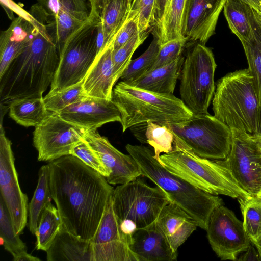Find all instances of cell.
<instances>
[{"label":"cell","mask_w":261,"mask_h":261,"mask_svg":"<svg viewBox=\"0 0 261 261\" xmlns=\"http://www.w3.org/2000/svg\"><path fill=\"white\" fill-rule=\"evenodd\" d=\"M52 199L62 225L87 241L94 237L113 188L78 158L66 155L47 164Z\"/></svg>","instance_id":"cell-1"},{"label":"cell","mask_w":261,"mask_h":261,"mask_svg":"<svg viewBox=\"0 0 261 261\" xmlns=\"http://www.w3.org/2000/svg\"><path fill=\"white\" fill-rule=\"evenodd\" d=\"M29 12L35 19V34L29 45L0 76L2 106L9 108L14 100L42 96L51 85L59 64L57 47L46 27L49 16L37 4Z\"/></svg>","instance_id":"cell-2"},{"label":"cell","mask_w":261,"mask_h":261,"mask_svg":"<svg viewBox=\"0 0 261 261\" xmlns=\"http://www.w3.org/2000/svg\"><path fill=\"white\" fill-rule=\"evenodd\" d=\"M125 148L136 161L143 175L162 189L173 202L184 210L206 230L213 211L223 204L221 198L192 185L167 170L144 145L127 144Z\"/></svg>","instance_id":"cell-3"},{"label":"cell","mask_w":261,"mask_h":261,"mask_svg":"<svg viewBox=\"0 0 261 261\" xmlns=\"http://www.w3.org/2000/svg\"><path fill=\"white\" fill-rule=\"evenodd\" d=\"M173 134L172 150L160 156V163L170 172L213 195H224L237 199L252 197L241 188L223 160L197 155Z\"/></svg>","instance_id":"cell-4"},{"label":"cell","mask_w":261,"mask_h":261,"mask_svg":"<svg viewBox=\"0 0 261 261\" xmlns=\"http://www.w3.org/2000/svg\"><path fill=\"white\" fill-rule=\"evenodd\" d=\"M112 100L120 112L123 132L147 122L175 123L193 115L183 101L173 94L151 92L122 81L113 89Z\"/></svg>","instance_id":"cell-5"},{"label":"cell","mask_w":261,"mask_h":261,"mask_svg":"<svg viewBox=\"0 0 261 261\" xmlns=\"http://www.w3.org/2000/svg\"><path fill=\"white\" fill-rule=\"evenodd\" d=\"M212 103L214 116L231 129L254 134L260 101L248 68L230 72L219 79Z\"/></svg>","instance_id":"cell-6"},{"label":"cell","mask_w":261,"mask_h":261,"mask_svg":"<svg viewBox=\"0 0 261 261\" xmlns=\"http://www.w3.org/2000/svg\"><path fill=\"white\" fill-rule=\"evenodd\" d=\"M217 65L211 49L196 42L188 48L180 75L181 99L193 114L208 113Z\"/></svg>","instance_id":"cell-7"},{"label":"cell","mask_w":261,"mask_h":261,"mask_svg":"<svg viewBox=\"0 0 261 261\" xmlns=\"http://www.w3.org/2000/svg\"><path fill=\"white\" fill-rule=\"evenodd\" d=\"M168 127L197 155L225 160L232 143L231 128L209 113L193 114L187 120L168 124Z\"/></svg>","instance_id":"cell-8"},{"label":"cell","mask_w":261,"mask_h":261,"mask_svg":"<svg viewBox=\"0 0 261 261\" xmlns=\"http://www.w3.org/2000/svg\"><path fill=\"white\" fill-rule=\"evenodd\" d=\"M113 208L119 221L128 220L137 228L155 221L162 208L171 202L160 187H152L136 178L114 189L111 194Z\"/></svg>","instance_id":"cell-9"},{"label":"cell","mask_w":261,"mask_h":261,"mask_svg":"<svg viewBox=\"0 0 261 261\" xmlns=\"http://www.w3.org/2000/svg\"><path fill=\"white\" fill-rule=\"evenodd\" d=\"M98 21L89 19L68 40L59 56L49 93L59 91L84 80L97 56Z\"/></svg>","instance_id":"cell-10"},{"label":"cell","mask_w":261,"mask_h":261,"mask_svg":"<svg viewBox=\"0 0 261 261\" xmlns=\"http://www.w3.org/2000/svg\"><path fill=\"white\" fill-rule=\"evenodd\" d=\"M232 143L224 164L241 188L251 196H261V148L251 134L231 128Z\"/></svg>","instance_id":"cell-11"},{"label":"cell","mask_w":261,"mask_h":261,"mask_svg":"<svg viewBox=\"0 0 261 261\" xmlns=\"http://www.w3.org/2000/svg\"><path fill=\"white\" fill-rule=\"evenodd\" d=\"M12 143L5 135L2 123L0 133L1 198L8 211L13 227L20 234L27 224L29 203L18 181Z\"/></svg>","instance_id":"cell-12"},{"label":"cell","mask_w":261,"mask_h":261,"mask_svg":"<svg viewBox=\"0 0 261 261\" xmlns=\"http://www.w3.org/2000/svg\"><path fill=\"white\" fill-rule=\"evenodd\" d=\"M84 129L51 113L35 127L33 145L39 161L50 162L70 154L74 146L84 138Z\"/></svg>","instance_id":"cell-13"},{"label":"cell","mask_w":261,"mask_h":261,"mask_svg":"<svg viewBox=\"0 0 261 261\" xmlns=\"http://www.w3.org/2000/svg\"><path fill=\"white\" fill-rule=\"evenodd\" d=\"M206 230L212 249L221 260H237L250 245L243 222L223 204L213 211Z\"/></svg>","instance_id":"cell-14"},{"label":"cell","mask_w":261,"mask_h":261,"mask_svg":"<svg viewBox=\"0 0 261 261\" xmlns=\"http://www.w3.org/2000/svg\"><path fill=\"white\" fill-rule=\"evenodd\" d=\"M130 240L120 228L111 195L97 231L91 240L92 261H137L130 249Z\"/></svg>","instance_id":"cell-15"},{"label":"cell","mask_w":261,"mask_h":261,"mask_svg":"<svg viewBox=\"0 0 261 261\" xmlns=\"http://www.w3.org/2000/svg\"><path fill=\"white\" fill-rule=\"evenodd\" d=\"M227 0H185L182 34L187 41L205 44L214 35Z\"/></svg>","instance_id":"cell-16"},{"label":"cell","mask_w":261,"mask_h":261,"mask_svg":"<svg viewBox=\"0 0 261 261\" xmlns=\"http://www.w3.org/2000/svg\"><path fill=\"white\" fill-rule=\"evenodd\" d=\"M84 139L109 171V176L106 179L110 184H124L142 175L139 166L134 158L119 151L97 129L85 130Z\"/></svg>","instance_id":"cell-17"},{"label":"cell","mask_w":261,"mask_h":261,"mask_svg":"<svg viewBox=\"0 0 261 261\" xmlns=\"http://www.w3.org/2000/svg\"><path fill=\"white\" fill-rule=\"evenodd\" d=\"M65 120L84 129H97L111 122H120V112L112 100L86 96L57 113Z\"/></svg>","instance_id":"cell-18"},{"label":"cell","mask_w":261,"mask_h":261,"mask_svg":"<svg viewBox=\"0 0 261 261\" xmlns=\"http://www.w3.org/2000/svg\"><path fill=\"white\" fill-rule=\"evenodd\" d=\"M129 247L137 261H174L177 257L155 221L135 230Z\"/></svg>","instance_id":"cell-19"},{"label":"cell","mask_w":261,"mask_h":261,"mask_svg":"<svg viewBox=\"0 0 261 261\" xmlns=\"http://www.w3.org/2000/svg\"><path fill=\"white\" fill-rule=\"evenodd\" d=\"M113 43L96 56L83 81L87 96L112 100L113 86L117 81L112 61Z\"/></svg>","instance_id":"cell-20"},{"label":"cell","mask_w":261,"mask_h":261,"mask_svg":"<svg viewBox=\"0 0 261 261\" xmlns=\"http://www.w3.org/2000/svg\"><path fill=\"white\" fill-rule=\"evenodd\" d=\"M155 221L176 252L199 227L191 215L173 202H170L162 208Z\"/></svg>","instance_id":"cell-21"},{"label":"cell","mask_w":261,"mask_h":261,"mask_svg":"<svg viewBox=\"0 0 261 261\" xmlns=\"http://www.w3.org/2000/svg\"><path fill=\"white\" fill-rule=\"evenodd\" d=\"M46 253L48 261H92L91 241L74 236L62 224Z\"/></svg>","instance_id":"cell-22"},{"label":"cell","mask_w":261,"mask_h":261,"mask_svg":"<svg viewBox=\"0 0 261 261\" xmlns=\"http://www.w3.org/2000/svg\"><path fill=\"white\" fill-rule=\"evenodd\" d=\"M184 61V56H181L167 64L150 70L128 84L155 93L173 94Z\"/></svg>","instance_id":"cell-23"},{"label":"cell","mask_w":261,"mask_h":261,"mask_svg":"<svg viewBox=\"0 0 261 261\" xmlns=\"http://www.w3.org/2000/svg\"><path fill=\"white\" fill-rule=\"evenodd\" d=\"M9 115L17 123L25 127H36L51 113L45 108L43 97H31L12 101Z\"/></svg>","instance_id":"cell-24"},{"label":"cell","mask_w":261,"mask_h":261,"mask_svg":"<svg viewBox=\"0 0 261 261\" xmlns=\"http://www.w3.org/2000/svg\"><path fill=\"white\" fill-rule=\"evenodd\" d=\"M252 34L246 40L240 41L244 48L261 105V15L253 8L250 15Z\"/></svg>","instance_id":"cell-25"},{"label":"cell","mask_w":261,"mask_h":261,"mask_svg":"<svg viewBox=\"0 0 261 261\" xmlns=\"http://www.w3.org/2000/svg\"><path fill=\"white\" fill-rule=\"evenodd\" d=\"M185 0H167L163 15L155 24L159 43L177 39H186L182 34V19Z\"/></svg>","instance_id":"cell-26"},{"label":"cell","mask_w":261,"mask_h":261,"mask_svg":"<svg viewBox=\"0 0 261 261\" xmlns=\"http://www.w3.org/2000/svg\"><path fill=\"white\" fill-rule=\"evenodd\" d=\"M1 244L13 256L14 261H40L38 257L27 252L25 244L15 232L8 211L0 197Z\"/></svg>","instance_id":"cell-27"},{"label":"cell","mask_w":261,"mask_h":261,"mask_svg":"<svg viewBox=\"0 0 261 261\" xmlns=\"http://www.w3.org/2000/svg\"><path fill=\"white\" fill-rule=\"evenodd\" d=\"M51 199L49 166L47 164L39 171L37 185L29 203L28 226L32 234H35L42 213Z\"/></svg>","instance_id":"cell-28"},{"label":"cell","mask_w":261,"mask_h":261,"mask_svg":"<svg viewBox=\"0 0 261 261\" xmlns=\"http://www.w3.org/2000/svg\"><path fill=\"white\" fill-rule=\"evenodd\" d=\"M252 8L243 0H227L224 6V14L229 28L240 41L248 39L252 34Z\"/></svg>","instance_id":"cell-29"},{"label":"cell","mask_w":261,"mask_h":261,"mask_svg":"<svg viewBox=\"0 0 261 261\" xmlns=\"http://www.w3.org/2000/svg\"><path fill=\"white\" fill-rule=\"evenodd\" d=\"M130 7L129 0H111L105 7L100 20L107 46L113 43L116 34L127 18Z\"/></svg>","instance_id":"cell-30"},{"label":"cell","mask_w":261,"mask_h":261,"mask_svg":"<svg viewBox=\"0 0 261 261\" xmlns=\"http://www.w3.org/2000/svg\"><path fill=\"white\" fill-rule=\"evenodd\" d=\"M62 224L58 210L50 202L42 213L35 234L36 249L46 252L59 232Z\"/></svg>","instance_id":"cell-31"},{"label":"cell","mask_w":261,"mask_h":261,"mask_svg":"<svg viewBox=\"0 0 261 261\" xmlns=\"http://www.w3.org/2000/svg\"><path fill=\"white\" fill-rule=\"evenodd\" d=\"M86 22L75 19L61 9L56 18H50L46 27L59 56L69 38Z\"/></svg>","instance_id":"cell-32"},{"label":"cell","mask_w":261,"mask_h":261,"mask_svg":"<svg viewBox=\"0 0 261 261\" xmlns=\"http://www.w3.org/2000/svg\"><path fill=\"white\" fill-rule=\"evenodd\" d=\"M243 216L244 230L253 245L261 240V200L257 197L238 199Z\"/></svg>","instance_id":"cell-33"},{"label":"cell","mask_w":261,"mask_h":261,"mask_svg":"<svg viewBox=\"0 0 261 261\" xmlns=\"http://www.w3.org/2000/svg\"><path fill=\"white\" fill-rule=\"evenodd\" d=\"M174 134L168 124L153 122L145 123L144 135L142 143H147L153 148L154 157L160 162L161 153L171 151L174 144Z\"/></svg>","instance_id":"cell-34"},{"label":"cell","mask_w":261,"mask_h":261,"mask_svg":"<svg viewBox=\"0 0 261 261\" xmlns=\"http://www.w3.org/2000/svg\"><path fill=\"white\" fill-rule=\"evenodd\" d=\"M159 41L154 35L147 49L138 58L132 60L120 78L129 83L142 77L151 69L159 51Z\"/></svg>","instance_id":"cell-35"},{"label":"cell","mask_w":261,"mask_h":261,"mask_svg":"<svg viewBox=\"0 0 261 261\" xmlns=\"http://www.w3.org/2000/svg\"><path fill=\"white\" fill-rule=\"evenodd\" d=\"M87 95L83 81L59 91L49 93L43 97L45 108L50 113L57 114L66 107L75 103Z\"/></svg>","instance_id":"cell-36"},{"label":"cell","mask_w":261,"mask_h":261,"mask_svg":"<svg viewBox=\"0 0 261 261\" xmlns=\"http://www.w3.org/2000/svg\"><path fill=\"white\" fill-rule=\"evenodd\" d=\"M147 36L146 32L139 33L119 49H113L114 72L117 81L120 78L132 60V57L135 51L143 43Z\"/></svg>","instance_id":"cell-37"},{"label":"cell","mask_w":261,"mask_h":261,"mask_svg":"<svg viewBox=\"0 0 261 261\" xmlns=\"http://www.w3.org/2000/svg\"><path fill=\"white\" fill-rule=\"evenodd\" d=\"M70 154L80 159L106 178L109 176V171L97 153L92 148L84 138L74 146Z\"/></svg>","instance_id":"cell-38"},{"label":"cell","mask_w":261,"mask_h":261,"mask_svg":"<svg viewBox=\"0 0 261 261\" xmlns=\"http://www.w3.org/2000/svg\"><path fill=\"white\" fill-rule=\"evenodd\" d=\"M155 0H133L128 16L137 19L139 33L146 32L153 24V10Z\"/></svg>","instance_id":"cell-39"},{"label":"cell","mask_w":261,"mask_h":261,"mask_svg":"<svg viewBox=\"0 0 261 261\" xmlns=\"http://www.w3.org/2000/svg\"><path fill=\"white\" fill-rule=\"evenodd\" d=\"M187 41L186 39H177L160 44L156 58L150 70L167 64L182 56Z\"/></svg>","instance_id":"cell-40"},{"label":"cell","mask_w":261,"mask_h":261,"mask_svg":"<svg viewBox=\"0 0 261 261\" xmlns=\"http://www.w3.org/2000/svg\"><path fill=\"white\" fill-rule=\"evenodd\" d=\"M61 9L75 19L86 22L89 20L90 11L85 0H59Z\"/></svg>","instance_id":"cell-41"},{"label":"cell","mask_w":261,"mask_h":261,"mask_svg":"<svg viewBox=\"0 0 261 261\" xmlns=\"http://www.w3.org/2000/svg\"><path fill=\"white\" fill-rule=\"evenodd\" d=\"M139 33L138 22L133 17L127 16L125 21L116 34L113 43V49L116 50Z\"/></svg>","instance_id":"cell-42"},{"label":"cell","mask_w":261,"mask_h":261,"mask_svg":"<svg viewBox=\"0 0 261 261\" xmlns=\"http://www.w3.org/2000/svg\"><path fill=\"white\" fill-rule=\"evenodd\" d=\"M0 3L10 19L13 20L15 18L13 14L14 12L18 16L23 17L30 21L33 20V16L29 12L23 9L12 0H0Z\"/></svg>","instance_id":"cell-43"},{"label":"cell","mask_w":261,"mask_h":261,"mask_svg":"<svg viewBox=\"0 0 261 261\" xmlns=\"http://www.w3.org/2000/svg\"><path fill=\"white\" fill-rule=\"evenodd\" d=\"M37 3L51 18H56L61 10L59 0H38Z\"/></svg>","instance_id":"cell-44"},{"label":"cell","mask_w":261,"mask_h":261,"mask_svg":"<svg viewBox=\"0 0 261 261\" xmlns=\"http://www.w3.org/2000/svg\"><path fill=\"white\" fill-rule=\"evenodd\" d=\"M111 0H89L90 3V16L91 20H100L102 12L106 5Z\"/></svg>","instance_id":"cell-45"},{"label":"cell","mask_w":261,"mask_h":261,"mask_svg":"<svg viewBox=\"0 0 261 261\" xmlns=\"http://www.w3.org/2000/svg\"><path fill=\"white\" fill-rule=\"evenodd\" d=\"M167 0H155L153 10V24H155L161 19Z\"/></svg>","instance_id":"cell-46"},{"label":"cell","mask_w":261,"mask_h":261,"mask_svg":"<svg viewBox=\"0 0 261 261\" xmlns=\"http://www.w3.org/2000/svg\"><path fill=\"white\" fill-rule=\"evenodd\" d=\"M246 253L238 258V260H260L258 253L256 252L254 248L250 244Z\"/></svg>","instance_id":"cell-47"},{"label":"cell","mask_w":261,"mask_h":261,"mask_svg":"<svg viewBox=\"0 0 261 261\" xmlns=\"http://www.w3.org/2000/svg\"><path fill=\"white\" fill-rule=\"evenodd\" d=\"M261 15V0H243Z\"/></svg>","instance_id":"cell-48"},{"label":"cell","mask_w":261,"mask_h":261,"mask_svg":"<svg viewBox=\"0 0 261 261\" xmlns=\"http://www.w3.org/2000/svg\"><path fill=\"white\" fill-rule=\"evenodd\" d=\"M253 135L261 136V105H260L259 107L257 119L256 128Z\"/></svg>","instance_id":"cell-49"},{"label":"cell","mask_w":261,"mask_h":261,"mask_svg":"<svg viewBox=\"0 0 261 261\" xmlns=\"http://www.w3.org/2000/svg\"><path fill=\"white\" fill-rule=\"evenodd\" d=\"M252 139L257 143V144L261 148V136L251 134Z\"/></svg>","instance_id":"cell-50"},{"label":"cell","mask_w":261,"mask_h":261,"mask_svg":"<svg viewBox=\"0 0 261 261\" xmlns=\"http://www.w3.org/2000/svg\"><path fill=\"white\" fill-rule=\"evenodd\" d=\"M254 245L256 247V248L257 249V250L259 254L260 259L261 260V240L259 242H258L257 244H256Z\"/></svg>","instance_id":"cell-51"},{"label":"cell","mask_w":261,"mask_h":261,"mask_svg":"<svg viewBox=\"0 0 261 261\" xmlns=\"http://www.w3.org/2000/svg\"><path fill=\"white\" fill-rule=\"evenodd\" d=\"M129 1H130V2L131 4H132V2H133V0H129Z\"/></svg>","instance_id":"cell-52"},{"label":"cell","mask_w":261,"mask_h":261,"mask_svg":"<svg viewBox=\"0 0 261 261\" xmlns=\"http://www.w3.org/2000/svg\"><path fill=\"white\" fill-rule=\"evenodd\" d=\"M261 200V196L258 197Z\"/></svg>","instance_id":"cell-53"}]
</instances>
